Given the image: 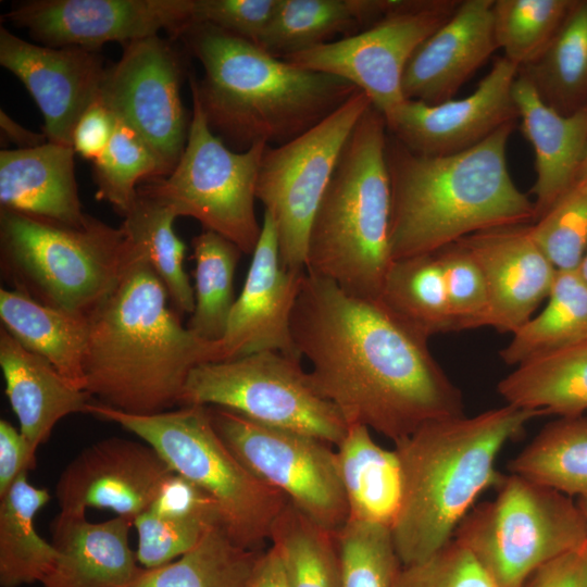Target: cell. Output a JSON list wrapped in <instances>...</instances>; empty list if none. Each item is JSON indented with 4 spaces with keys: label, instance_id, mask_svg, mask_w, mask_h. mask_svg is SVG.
Instances as JSON below:
<instances>
[{
    "label": "cell",
    "instance_id": "1",
    "mask_svg": "<svg viewBox=\"0 0 587 587\" xmlns=\"http://www.w3.org/2000/svg\"><path fill=\"white\" fill-rule=\"evenodd\" d=\"M291 335L317 391L348 426H366L395 444L427 422L464 415L462 392L428 338L378 299L305 272Z\"/></svg>",
    "mask_w": 587,
    "mask_h": 587
},
{
    "label": "cell",
    "instance_id": "2",
    "mask_svg": "<svg viewBox=\"0 0 587 587\" xmlns=\"http://www.w3.org/2000/svg\"><path fill=\"white\" fill-rule=\"evenodd\" d=\"M126 248L120 280L88 314L86 390L118 411L157 414L179 405L195 367L223 361L222 342L184 326L151 265Z\"/></svg>",
    "mask_w": 587,
    "mask_h": 587
},
{
    "label": "cell",
    "instance_id": "3",
    "mask_svg": "<svg viewBox=\"0 0 587 587\" xmlns=\"http://www.w3.org/2000/svg\"><path fill=\"white\" fill-rule=\"evenodd\" d=\"M515 124L446 155L415 153L387 134L392 260L433 253L482 230L535 222L534 201L508 168Z\"/></svg>",
    "mask_w": 587,
    "mask_h": 587
},
{
    "label": "cell",
    "instance_id": "4",
    "mask_svg": "<svg viewBox=\"0 0 587 587\" xmlns=\"http://www.w3.org/2000/svg\"><path fill=\"white\" fill-rule=\"evenodd\" d=\"M183 38L203 68L190 78L209 126L228 147L284 145L312 128L359 89L335 75L276 58L260 46L204 23Z\"/></svg>",
    "mask_w": 587,
    "mask_h": 587
},
{
    "label": "cell",
    "instance_id": "5",
    "mask_svg": "<svg viewBox=\"0 0 587 587\" xmlns=\"http://www.w3.org/2000/svg\"><path fill=\"white\" fill-rule=\"evenodd\" d=\"M541 415L505 404L427 422L395 442L402 488L390 530L402 566L426 560L453 540L478 496L503 480L496 469L501 449Z\"/></svg>",
    "mask_w": 587,
    "mask_h": 587
},
{
    "label": "cell",
    "instance_id": "6",
    "mask_svg": "<svg viewBox=\"0 0 587 587\" xmlns=\"http://www.w3.org/2000/svg\"><path fill=\"white\" fill-rule=\"evenodd\" d=\"M387 125L371 105L352 129L313 217L305 272L378 299L392 263Z\"/></svg>",
    "mask_w": 587,
    "mask_h": 587
},
{
    "label": "cell",
    "instance_id": "7",
    "mask_svg": "<svg viewBox=\"0 0 587 587\" xmlns=\"http://www.w3.org/2000/svg\"><path fill=\"white\" fill-rule=\"evenodd\" d=\"M128 260L124 234L90 216L82 226L0 210V266L11 289L88 315L115 287Z\"/></svg>",
    "mask_w": 587,
    "mask_h": 587
},
{
    "label": "cell",
    "instance_id": "8",
    "mask_svg": "<svg viewBox=\"0 0 587 587\" xmlns=\"http://www.w3.org/2000/svg\"><path fill=\"white\" fill-rule=\"evenodd\" d=\"M87 413L110 421L151 446L173 472L205 490L218 504L223 526L239 546L262 550L288 499L251 473L216 433L209 407L139 415L90 402Z\"/></svg>",
    "mask_w": 587,
    "mask_h": 587
},
{
    "label": "cell",
    "instance_id": "9",
    "mask_svg": "<svg viewBox=\"0 0 587 587\" xmlns=\"http://www.w3.org/2000/svg\"><path fill=\"white\" fill-rule=\"evenodd\" d=\"M453 539L498 587H524L545 564L587 548V525L572 497L510 473L491 501L467 513Z\"/></svg>",
    "mask_w": 587,
    "mask_h": 587
},
{
    "label": "cell",
    "instance_id": "10",
    "mask_svg": "<svg viewBox=\"0 0 587 587\" xmlns=\"http://www.w3.org/2000/svg\"><path fill=\"white\" fill-rule=\"evenodd\" d=\"M192 113L183 154L164 177L149 179L138 191L152 197L179 216L197 220L252 254L262 230L254 202L261 159L266 143L245 151L230 149L216 136L191 89Z\"/></svg>",
    "mask_w": 587,
    "mask_h": 587
},
{
    "label": "cell",
    "instance_id": "11",
    "mask_svg": "<svg viewBox=\"0 0 587 587\" xmlns=\"http://www.w3.org/2000/svg\"><path fill=\"white\" fill-rule=\"evenodd\" d=\"M218 407L257 423L313 436L333 446L348 425L314 386L301 358L261 351L195 367L179 407Z\"/></svg>",
    "mask_w": 587,
    "mask_h": 587
},
{
    "label": "cell",
    "instance_id": "12",
    "mask_svg": "<svg viewBox=\"0 0 587 587\" xmlns=\"http://www.w3.org/2000/svg\"><path fill=\"white\" fill-rule=\"evenodd\" d=\"M372 105L362 90L319 124L280 146H266L257 200L276 226L282 263L305 271L310 227L352 129Z\"/></svg>",
    "mask_w": 587,
    "mask_h": 587
},
{
    "label": "cell",
    "instance_id": "13",
    "mask_svg": "<svg viewBox=\"0 0 587 587\" xmlns=\"http://www.w3.org/2000/svg\"><path fill=\"white\" fill-rule=\"evenodd\" d=\"M212 424L237 459L320 526L338 532L349 507L333 445L209 407Z\"/></svg>",
    "mask_w": 587,
    "mask_h": 587
},
{
    "label": "cell",
    "instance_id": "14",
    "mask_svg": "<svg viewBox=\"0 0 587 587\" xmlns=\"http://www.w3.org/2000/svg\"><path fill=\"white\" fill-rule=\"evenodd\" d=\"M460 1L396 0L369 28L283 58L296 66L335 75L370 98L384 117L404 100L402 79L417 48L454 13Z\"/></svg>",
    "mask_w": 587,
    "mask_h": 587
},
{
    "label": "cell",
    "instance_id": "15",
    "mask_svg": "<svg viewBox=\"0 0 587 587\" xmlns=\"http://www.w3.org/2000/svg\"><path fill=\"white\" fill-rule=\"evenodd\" d=\"M182 79L177 52L154 35L125 45L121 59L107 67L99 97L146 142L164 176L183 154L191 120L180 98Z\"/></svg>",
    "mask_w": 587,
    "mask_h": 587
},
{
    "label": "cell",
    "instance_id": "16",
    "mask_svg": "<svg viewBox=\"0 0 587 587\" xmlns=\"http://www.w3.org/2000/svg\"><path fill=\"white\" fill-rule=\"evenodd\" d=\"M193 5L195 0H30L13 4L4 17L43 46L98 51L162 29L179 38L195 24Z\"/></svg>",
    "mask_w": 587,
    "mask_h": 587
},
{
    "label": "cell",
    "instance_id": "17",
    "mask_svg": "<svg viewBox=\"0 0 587 587\" xmlns=\"http://www.w3.org/2000/svg\"><path fill=\"white\" fill-rule=\"evenodd\" d=\"M517 73L516 64L504 55L497 58L471 95L437 104L405 99L385 117L387 130L409 150L423 155L472 148L519 118L512 96Z\"/></svg>",
    "mask_w": 587,
    "mask_h": 587
},
{
    "label": "cell",
    "instance_id": "18",
    "mask_svg": "<svg viewBox=\"0 0 587 587\" xmlns=\"http://www.w3.org/2000/svg\"><path fill=\"white\" fill-rule=\"evenodd\" d=\"M0 64L33 97L42 113L48 141L73 147L79 117L100 97L107 67L99 52L37 45L1 26Z\"/></svg>",
    "mask_w": 587,
    "mask_h": 587
},
{
    "label": "cell",
    "instance_id": "19",
    "mask_svg": "<svg viewBox=\"0 0 587 587\" xmlns=\"http://www.w3.org/2000/svg\"><path fill=\"white\" fill-rule=\"evenodd\" d=\"M173 473L145 441L107 438L80 451L66 465L57 482L55 497L61 512L86 514L87 508L110 509L134 523Z\"/></svg>",
    "mask_w": 587,
    "mask_h": 587
},
{
    "label": "cell",
    "instance_id": "20",
    "mask_svg": "<svg viewBox=\"0 0 587 587\" xmlns=\"http://www.w3.org/2000/svg\"><path fill=\"white\" fill-rule=\"evenodd\" d=\"M304 276L305 271L282 263L276 226L264 212L250 267L221 340L223 361L261 351L301 358L292 340L291 317Z\"/></svg>",
    "mask_w": 587,
    "mask_h": 587
},
{
    "label": "cell",
    "instance_id": "21",
    "mask_svg": "<svg viewBox=\"0 0 587 587\" xmlns=\"http://www.w3.org/2000/svg\"><path fill=\"white\" fill-rule=\"evenodd\" d=\"M532 224L482 230L461 241L484 274L489 295L488 326L515 333L548 298L557 268L533 238Z\"/></svg>",
    "mask_w": 587,
    "mask_h": 587
},
{
    "label": "cell",
    "instance_id": "22",
    "mask_svg": "<svg viewBox=\"0 0 587 587\" xmlns=\"http://www.w3.org/2000/svg\"><path fill=\"white\" fill-rule=\"evenodd\" d=\"M494 1H460L452 16L417 48L402 79L405 99L427 104L453 99L498 49Z\"/></svg>",
    "mask_w": 587,
    "mask_h": 587
},
{
    "label": "cell",
    "instance_id": "23",
    "mask_svg": "<svg viewBox=\"0 0 587 587\" xmlns=\"http://www.w3.org/2000/svg\"><path fill=\"white\" fill-rule=\"evenodd\" d=\"M132 525L117 515L92 523L60 511L51 523L58 558L43 587H130L142 570L129 546Z\"/></svg>",
    "mask_w": 587,
    "mask_h": 587
},
{
    "label": "cell",
    "instance_id": "24",
    "mask_svg": "<svg viewBox=\"0 0 587 587\" xmlns=\"http://www.w3.org/2000/svg\"><path fill=\"white\" fill-rule=\"evenodd\" d=\"M512 96L522 132L535 153V222L545 215L576 183L587 154V105L563 115L547 105L521 74ZM534 222V223H535Z\"/></svg>",
    "mask_w": 587,
    "mask_h": 587
},
{
    "label": "cell",
    "instance_id": "25",
    "mask_svg": "<svg viewBox=\"0 0 587 587\" xmlns=\"http://www.w3.org/2000/svg\"><path fill=\"white\" fill-rule=\"evenodd\" d=\"M73 147L47 141L0 151V210L38 216L70 226L84 225Z\"/></svg>",
    "mask_w": 587,
    "mask_h": 587
},
{
    "label": "cell",
    "instance_id": "26",
    "mask_svg": "<svg viewBox=\"0 0 587 587\" xmlns=\"http://www.w3.org/2000/svg\"><path fill=\"white\" fill-rule=\"evenodd\" d=\"M0 366L20 432L35 449L47 441L60 420L87 413L92 402L87 390L73 386L50 362L23 347L2 326Z\"/></svg>",
    "mask_w": 587,
    "mask_h": 587
},
{
    "label": "cell",
    "instance_id": "27",
    "mask_svg": "<svg viewBox=\"0 0 587 587\" xmlns=\"http://www.w3.org/2000/svg\"><path fill=\"white\" fill-rule=\"evenodd\" d=\"M133 525L138 534L137 561L143 569H154L191 550L223 520L205 490L174 472Z\"/></svg>",
    "mask_w": 587,
    "mask_h": 587
},
{
    "label": "cell",
    "instance_id": "28",
    "mask_svg": "<svg viewBox=\"0 0 587 587\" xmlns=\"http://www.w3.org/2000/svg\"><path fill=\"white\" fill-rule=\"evenodd\" d=\"M0 319L1 326L23 347L45 358L73 386L86 390L88 315L55 309L2 287Z\"/></svg>",
    "mask_w": 587,
    "mask_h": 587
},
{
    "label": "cell",
    "instance_id": "29",
    "mask_svg": "<svg viewBox=\"0 0 587 587\" xmlns=\"http://www.w3.org/2000/svg\"><path fill=\"white\" fill-rule=\"evenodd\" d=\"M371 429L349 425L336 446L349 519L391 528L401 502V470L395 449L379 446Z\"/></svg>",
    "mask_w": 587,
    "mask_h": 587
},
{
    "label": "cell",
    "instance_id": "30",
    "mask_svg": "<svg viewBox=\"0 0 587 587\" xmlns=\"http://www.w3.org/2000/svg\"><path fill=\"white\" fill-rule=\"evenodd\" d=\"M395 0H280L259 45L283 59L358 34L394 7Z\"/></svg>",
    "mask_w": 587,
    "mask_h": 587
},
{
    "label": "cell",
    "instance_id": "31",
    "mask_svg": "<svg viewBox=\"0 0 587 587\" xmlns=\"http://www.w3.org/2000/svg\"><path fill=\"white\" fill-rule=\"evenodd\" d=\"M497 391L505 404L560 417L587 410V341L524 362L503 377Z\"/></svg>",
    "mask_w": 587,
    "mask_h": 587
},
{
    "label": "cell",
    "instance_id": "32",
    "mask_svg": "<svg viewBox=\"0 0 587 587\" xmlns=\"http://www.w3.org/2000/svg\"><path fill=\"white\" fill-rule=\"evenodd\" d=\"M50 500L46 488L27 482L23 473L0 497V586L21 587L42 583L58 551L38 535L34 517Z\"/></svg>",
    "mask_w": 587,
    "mask_h": 587
},
{
    "label": "cell",
    "instance_id": "33",
    "mask_svg": "<svg viewBox=\"0 0 587 587\" xmlns=\"http://www.w3.org/2000/svg\"><path fill=\"white\" fill-rule=\"evenodd\" d=\"M545 309L513 333L499 355L517 366L587 341V283L577 270L557 271Z\"/></svg>",
    "mask_w": 587,
    "mask_h": 587
},
{
    "label": "cell",
    "instance_id": "34",
    "mask_svg": "<svg viewBox=\"0 0 587 587\" xmlns=\"http://www.w3.org/2000/svg\"><path fill=\"white\" fill-rule=\"evenodd\" d=\"M519 74L563 115L587 105V1H575L547 49Z\"/></svg>",
    "mask_w": 587,
    "mask_h": 587
},
{
    "label": "cell",
    "instance_id": "35",
    "mask_svg": "<svg viewBox=\"0 0 587 587\" xmlns=\"http://www.w3.org/2000/svg\"><path fill=\"white\" fill-rule=\"evenodd\" d=\"M176 218L171 208L138 191L120 227L127 246L148 261L164 284L173 308L191 314L193 288L184 268L186 245L174 230Z\"/></svg>",
    "mask_w": 587,
    "mask_h": 587
},
{
    "label": "cell",
    "instance_id": "36",
    "mask_svg": "<svg viewBox=\"0 0 587 587\" xmlns=\"http://www.w3.org/2000/svg\"><path fill=\"white\" fill-rule=\"evenodd\" d=\"M261 552L237 545L216 525L173 562L142 567L130 587H248Z\"/></svg>",
    "mask_w": 587,
    "mask_h": 587
},
{
    "label": "cell",
    "instance_id": "37",
    "mask_svg": "<svg viewBox=\"0 0 587 587\" xmlns=\"http://www.w3.org/2000/svg\"><path fill=\"white\" fill-rule=\"evenodd\" d=\"M508 467L511 474L572 498L587 494V417H560L547 424Z\"/></svg>",
    "mask_w": 587,
    "mask_h": 587
},
{
    "label": "cell",
    "instance_id": "38",
    "mask_svg": "<svg viewBox=\"0 0 587 587\" xmlns=\"http://www.w3.org/2000/svg\"><path fill=\"white\" fill-rule=\"evenodd\" d=\"M378 300L426 338L453 330L445 279L435 252L394 260Z\"/></svg>",
    "mask_w": 587,
    "mask_h": 587
},
{
    "label": "cell",
    "instance_id": "39",
    "mask_svg": "<svg viewBox=\"0 0 587 587\" xmlns=\"http://www.w3.org/2000/svg\"><path fill=\"white\" fill-rule=\"evenodd\" d=\"M191 245L195 308L187 327L203 340L221 341L236 300L234 278L242 252L228 239L204 229Z\"/></svg>",
    "mask_w": 587,
    "mask_h": 587
},
{
    "label": "cell",
    "instance_id": "40",
    "mask_svg": "<svg viewBox=\"0 0 587 587\" xmlns=\"http://www.w3.org/2000/svg\"><path fill=\"white\" fill-rule=\"evenodd\" d=\"M268 541L282 560L290 587H341L336 533L290 502L275 521Z\"/></svg>",
    "mask_w": 587,
    "mask_h": 587
},
{
    "label": "cell",
    "instance_id": "41",
    "mask_svg": "<svg viewBox=\"0 0 587 587\" xmlns=\"http://www.w3.org/2000/svg\"><path fill=\"white\" fill-rule=\"evenodd\" d=\"M575 1L495 0L494 33L504 57L520 67L535 61L558 34Z\"/></svg>",
    "mask_w": 587,
    "mask_h": 587
},
{
    "label": "cell",
    "instance_id": "42",
    "mask_svg": "<svg viewBox=\"0 0 587 587\" xmlns=\"http://www.w3.org/2000/svg\"><path fill=\"white\" fill-rule=\"evenodd\" d=\"M92 165L96 198L109 202L123 217L138 197L140 180L164 177L150 148L133 128L117 118L108 146Z\"/></svg>",
    "mask_w": 587,
    "mask_h": 587
},
{
    "label": "cell",
    "instance_id": "43",
    "mask_svg": "<svg viewBox=\"0 0 587 587\" xmlns=\"http://www.w3.org/2000/svg\"><path fill=\"white\" fill-rule=\"evenodd\" d=\"M341 587H395L402 567L387 526L348 520L336 532Z\"/></svg>",
    "mask_w": 587,
    "mask_h": 587
},
{
    "label": "cell",
    "instance_id": "44",
    "mask_svg": "<svg viewBox=\"0 0 587 587\" xmlns=\"http://www.w3.org/2000/svg\"><path fill=\"white\" fill-rule=\"evenodd\" d=\"M530 230L557 270H576L587 250V177L577 180Z\"/></svg>",
    "mask_w": 587,
    "mask_h": 587
},
{
    "label": "cell",
    "instance_id": "45",
    "mask_svg": "<svg viewBox=\"0 0 587 587\" xmlns=\"http://www.w3.org/2000/svg\"><path fill=\"white\" fill-rule=\"evenodd\" d=\"M453 330L488 326L489 295L477 261L461 241L438 251Z\"/></svg>",
    "mask_w": 587,
    "mask_h": 587
},
{
    "label": "cell",
    "instance_id": "46",
    "mask_svg": "<svg viewBox=\"0 0 587 587\" xmlns=\"http://www.w3.org/2000/svg\"><path fill=\"white\" fill-rule=\"evenodd\" d=\"M395 587H498L474 554L453 539L424 561L402 566Z\"/></svg>",
    "mask_w": 587,
    "mask_h": 587
},
{
    "label": "cell",
    "instance_id": "47",
    "mask_svg": "<svg viewBox=\"0 0 587 587\" xmlns=\"http://www.w3.org/2000/svg\"><path fill=\"white\" fill-rule=\"evenodd\" d=\"M280 0H195V23H204L259 45Z\"/></svg>",
    "mask_w": 587,
    "mask_h": 587
},
{
    "label": "cell",
    "instance_id": "48",
    "mask_svg": "<svg viewBox=\"0 0 587 587\" xmlns=\"http://www.w3.org/2000/svg\"><path fill=\"white\" fill-rule=\"evenodd\" d=\"M116 125L115 115L100 100L95 101L79 117L73 133V149L93 161L108 146Z\"/></svg>",
    "mask_w": 587,
    "mask_h": 587
},
{
    "label": "cell",
    "instance_id": "49",
    "mask_svg": "<svg viewBox=\"0 0 587 587\" xmlns=\"http://www.w3.org/2000/svg\"><path fill=\"white\" fill-rule=\"evenodd\" d=\"M36 451L10 422L0 421V497L23 473L36 466Z\"/></svg>",
    "mask_w": 587,
    "mask_h": 587
},
{
    "label": "cell",
    "instance_id": "50",
    "mask_svg": "<svg viewBox=\"0 0 587 587\" xmlns=\"http://www.w3.org/2000/svg\"><path fill=\"white\" fill-rule=\"evenodd\" d=\"M524 587H587V548L545 564Z\"/></svg>",
    "mask_w": 587,
    "mask_h": 587
},
{
    "label": "cell",
    "instance_id": "51",
    "mask_svg": "<svg viewBox=\"0 0 587 587\" xmlns=\"http://www.w3.org/2000/svg\"><path fill=\"white\" fill-rule=\"evenodd\" d=\"M248 587H290L282 560L272 546L262 550Z\"/></svg>",
    "mask_w": 587,
    "mask_h": 587
},
{
    "label": "cell",
    "instance_id": "52",
    "mask_svg": "<svg viewBox=\"0 0 587 587\" xmlns=\"http://www.w3.org/2000/svg\"><path fill=\"white\" fill-rule=\"evenodd\" d=\"M1 139L16 145V149H27L43 145L48 141L45 134L32 132L0 110Z\"/></svg>",
    "mask_w": 587,
    "mask_h": 587
},
{
    "label": "cell",
    "instance_id": "53",
    "mask_svg": "<svg viewBox=\"0 0 587 587\" xmlns=\"http://www.w3.org/2000/svg\"><path fill=\"white\" fill-rule=\"evenodd\" d=\"M576 270L580 277L587 283V250Z\"/></svg>",
    "mask_w": 587,
    "mask_h": 587
},
{
    "label": "cell",
    "instance_id": "54",
    "mask_svg": "<svg viewBox=\"0 0 587 587\" xmlns=\"http://www.w3.org/2000/svg\"><path fill=\"white\" fill-rule=\"evenodd\" d=\"M576 502L587 525V494L578 497Z\"/></svg>",
    "mask_w": 587,
    "mask_h": 587
},
{
    "label": "cell",
    "instance_id": "55",
    "mask_svg": "<svg viewBox=\"0 0 587 587\" xmlns=\"http://www.w3.org/2000/svg\"><path fill=\"white\" fill-rule=\"evenodd\" d=\"M586 177H587V154H586V158H585V160H584V162H583V164L580 166V170H579V173H578V176H577V180L586 178Z\"/></svg>",
    "mask_w": 587,
    "mask_h": 587
}]
</instances>
